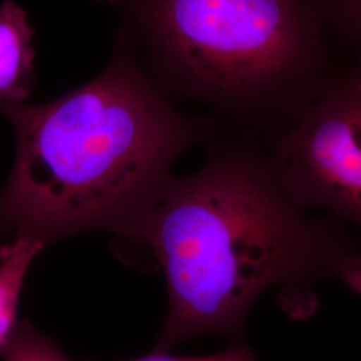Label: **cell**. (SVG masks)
Segmentation results:
<instances>
[{
	"label": "cell",
	"instance_id": "1",
	"mask_svg": "<svg viewBox=\"0 0 361 361\" xmlns=\"http://www.w3.org/2000/svg\"><path fill=\"white\" fill-rule=\"evenodd\" d=\"M141 238L168 286L153 352L200 335L245 344L247 317L271 289L295 322L317 312L314 286L325 280L361 297L360 235L300 207L258 143H219L198 171L171 176Z\"/></svg>",
	"mask_w": 361,
	"mask_h": 361
},
{
	"label": "cell",
	"instance_id": "2",
	"mask_svg": "<svg viewBox=\"0 0 361 361\" xmlns=\"http://www.w3.org/2000/svg\"><path fill=\"white\" fill-rule=\"evenodd\" d=\"M15 133L0 189V247L79 233L141 237L183 152L207 123L177 111L121 54L86 85L42 104H0Z\"/></svg>",
	"mask_w": 361,
	"mask_h": 361
},
{
	"label": "cell",
	"instance_id": "3",
	"mask_svg": "<svg viewBox=\"0 0 361 361\" xmlns=\"http://www.w3.org/2000/svg\"><path fill=\"white\" fill-rule=\"evenodd\" d=\"M138 16L182 90L268 145L331 80L322 77L319 0H138Z\"/></svg>",
	"mask_w": 361,
	"mask_h": 361
},
{
	"label": "cell",
	"instance_id": "4",
	"mask_svg": "<svg viewBox=\"0 0 361 361\" xmlns=\"http://www.w3.org/2000/svg\"><path fill=\"white\" fill-rule=\"evenodd\" d=\"M286 190L361 237V79H331L284 135L268 145Z\"/></svg>",
	"mask_w": 361,
	"mask_h": 361
},
{
	"label": "cell",
	"instance_id": "5",
	"mask_svg": "<svg viewBox=\"0 0 361 361\" xmlns=\"http://www.w3.org/2000/svg\"><path fill=\"white\" fill-rule=\"evenodd\" d=\"M34 28L13 0L0 4V104H25L37 85Z\"/></svg>",
	"mask_w": 361,
	"mask_h": 361
},
{
	"label": "cell",
	"instance_id": "6",
	"mask_svg": "<svg viewBox=\"0 0 361 361\" xmlns=\"http://www.w3.org/2000/svg\"><path fill=\"white\" fill-rule=\"evenodd\" d=\"M40 241L20 237L0 247V349L18 325V308L27 271L44 249Z\"/></svg>",
	"mask_w": 361,
	"mask_h": 361
},
{
	"label": "cell",
	"instance_id": "7",
	"mask_svg": "<svg viewBox=\"0 0 361 361\" xmlns=\"http://www.w3.org/2000/svg\"><path fill=\"white\" fill-rule=\"evenodd\" d=\"M3 361H74L51 337L30 320L19 322L13 335L0 349Z\"/></svg>",
	"mask_w": 361,
	"mask_h": 361
},
{
	"label": "cell",
	"instance_id": "8",
	"mask_svg": "<svg viewBox=\"0 0 361 361\" xmlns=\"http://www.w3.org/2000/svg\"><path fill=\"white\" fill-rule=\"evenodd\" d=\"M328 22L355 37L361 31V0H319Z\"/></svg>",
	"mask_w": 361,
	"mask_h": 361
},
{
	"label": "cell",
	"instance_id": "9",
	"mask_svg": "<svg viewBox=\"0 0 361 361\" xmlns=\"http://www.w3.org/2000/svg\"><path fill=\"white\" fill-rule=\"evenodd\" d=\"M126 361H257V359L253 350L246 344H238V345H231L224 352L207 355V356L183 357V356L169 355V352H152L140 359Z\"/></svg>",
	"mask_w": 361,
	"mask_h": 361
},
{
	"label": "cell",
	"instance_id": "10",
	"mask_svg": "<svg viewBox=\"0 0 361 361\" xmlns=\"http://www.w3.org/2000/svg\"><path fill=\"white\" fill-rule=\"evenodd\" d=\"M356 40H357L359 44H360V56H359V65L356 66V68L353 70V73L356 74V77L361 79V31L356 35Z\"/></svg>",
	"mask_w": 361,
	"mask_h": 361
},
{
	"label": "cell",
	"instance_id": "11",
	"mask_svg": "<svg viewBox=\"0 0 361 361\" xmlns=\"http://www.w3.org/2000/svg\"><path fill=\"white\" fill-rule=\"evenodd\" d=\"M104 1H109V3H116L118 0H104Z\"/></svg>",
	"mask_w": 361,
	"mask_h": 361
}]
</instances>
